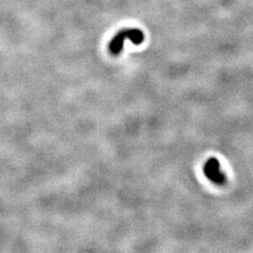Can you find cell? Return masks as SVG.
<instances>
[{"mask_svg": "<svg viewBox=\"0 0 253 253\" xmlns=\"http://www.w3.org/2000/svg\"><path fill=\"white\" fill-rule=\"evenodd\" d=\"M126 40H129L131 42H133V44L139 45L144 42L145 35L142 30L137 28H128V29L122 30L111 41L109 44L110 53L113 55H118L120 54L123 48L124 42Z\"/></svg>", "mask_w": 253, "mask_h": 253, "instance_id": "1", "label": "cell"}, {"mask_svg": "<svg viewBox=\"0 0 253 253\" xmlns=\"http://www.w3.org/2000/svg\"><path fill=\"white\" fill-rule=\"evenodd\" d=\"M204 173L208 180L217 186H223L227 182L225 173L220 169V163L216 158H210L205 163Z\"/></svg>", "mask_w": 253, "mask_h": 253, "instance_id": "2", "label": "cell"}]
</instances>
